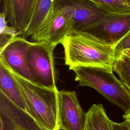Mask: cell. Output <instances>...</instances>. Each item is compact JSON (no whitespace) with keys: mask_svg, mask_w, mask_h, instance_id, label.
Wrapping results in <instances>:
<instances>
[{"mask_svg":"<svg viewBox=\"0 0 130 130\" xmlns=\"http://www.w3.org/2000/svg\"><path fill=\"white\" fill-rule=\"evenodd\" d=\"M61 44L65 64L69 70L77 66H99L113 70L116 59L115 47L89 32L73 30Z\"/></svg>","mask_w":130,"mask_h":130,"instance_id":"obj_1","label":"cell"},{"mask_svg":"<svg viewBox=\"0 0 130 130\" xmlns=\"http://www.w3.org/2000/svg\"><path fill=\"white\" fill-rule=\"evenodd\" d=\"M11 74L22 94L25 111L46 129L59 130L58 125L57 89L39 86L14 73Z\"/></svg>","mask_w":130,"mask_h":130,"instance_id":"obj_2","label":"cell"},{"mask_svg":"<svg viewBox=\"0 0 130 130\" xmlns=\"http://www.w3.org/2000/svg\"><path fill=\"white\" fill-rule=\"evenodd\" d=\"M79 85L96 90L127 114L130 112V91L113 73V70L99 66H77L72 69Z\"/></svg>","mask_w":130,"mask_h":130,"instance_id":"obj_3","label":"cell"},{"mask_svg":"<svg viewBox=\"0 0 130 130\" xmlns=\"http://www.w3.org/2000/svg\"><path fill=\"white\" fill-rule=\"evenodd\" d=\"M54 49L45 43L32 42L26 52L25 60L30 82L43 87L57 90Z\"/></svg>","mask_w":130,"mask_h":130,"instance_id":"obj_4","label":"cell"},{"mask_svg":"<svg viewBox=\"0 0 130 130\" xmlns=\"http://www.w3.org/2000/svg\"><path fill=\"white\" fill-rule=\"evenodd\" d=\"M74 19L66 7H55L52 14L30 37L32 42L45 43L55 48L73 30Z\"/></svg>","mask_w":130,"mask_h":130,"instance_id":"obj_5","label":"cell"},{"mask_svg":"<svg viewBox=\"0 0 130 130\" xmlns=\"http://www.w3.org/2000/svg\"><path fill=\"white\" fill-rule=\"evenodd\" d=\"M83 31L116 47L130 31V13L109 12L98 23Z\"/></svg>","mask_w":130,"mask_h":130,"instance_id":"obj_6","label":"cell"},{"mask_svg":"<svg viewBox=\"0 0 130 130\" xmlns=\"http://www.w3.org/2000/svg\"><path fill=\"white\" fill-rule=\"evenodd\" d=\"M86 113L82 110L74 91L58 92V125L59 129L83 130Z\"/></svg>","mask_w":130,"mask_h":130,"instance_id":"obj_7","label":"cell"},{"mask_svg":"<svg viewBox=\"0 0 130 130\" xmlns=\"http://www.w3.org/2000/svg\"><path fill=\"white\" fill-rule=\"evenodd\" d=\"M55 7L71 10L74 19L73 30L83 31L93 26L109 12L89 0H56Z\"/></svg>","mask_w":130,"mask_h":130,"instance_id":"obj_8","label":"cell"},{"mask_svg":"<svg viewBox=\"0 0 130 130\" xmlns=\"http://www.w3.org/2000/svg\"><path fill=\"white\" fill-rule=\"evenodd\" d=\"M1 130H47L0 91Z\"/></svg>","mask_w":130,"mask_h":130,"instance_id":"obj_9","label":"cell"},{"mask_svg":"<svg viewBox=\"0 0 130 130\" xmlns=\"http://www.w3.org/2000/svg\"><path fill=\"white\" fill-rule=\"evenodd\" d=\"M32 43L21 36H17L0 50V63L10 72L30 81L25 58Z\"/></svg>","mask_w":130,"mask_h":130,"instance_id":"obj_10","label":"cell"},{"mask_svg":"<svg viewBox=\"0 0 130 130\" xmlns=\"http://www.w3.org/2000/svg\"><path fill=\"white\" fill-rule=\"evenodd\" d=\"M3 12L13 27L19 31L23 30L30 19L36 0H1Z\"/></svg>","mask_w":130,"mask_h":130,"instance_id":"obj_11","label":"cell"},{"mask_svg":"<svg viewBox=\"0 0 130 130\" xmlns=\"http://www.w3.org/2000/svg\"><path fill=\"white\" fill-rule=\"evenodd\" d=\"M55 1L36 0L29 21L20 36L26 39L33 35L53 12Z\"/></svg>","mask_w":130,"mask_h":130,"instance_id":"obj_12","label":"cell"},{"mask_svg":"<svg viewBox=\"0 0 130 130\" xmlns=\"http://www.w3.org/2000/svg\"><path fill=\"white\" fill-rule=\"evenodd\" d=\"M0 91L20 108L26 110L22 94L11 73L0 63Z\"/></svg>","mask_w":130,"mask_h":130,"instance_id":"obj_13","label":"cell"},{"mask_svg":"<svg viewBox=\"0 0 130 130\" xmlns=\"http://www.w3.org/2000/svg\"><path fill=\"white\" fill-rule=\"evenodd\" d=\"M111 120L102 104L93 105L86 113L83 130H112Z\"/></svg>","mask_w":130,"mask_h":130,"instance_id":"obj_14","label":"cell"},{"mask_svg":"<svg viewBox=\"0 0 130 130\" xmlns=\"http://www.w3.org/2000/svg\"><path fill=\"white\" fill-rule=\"evenodd\" d=\"M113 71L130 91V58L122 53L116 54Z\"/></svg>","mask_w":130,"mask_h":130,"instance_id":"obj_15","label":"cell"},{"mask_svg":"<svg viewBox=\"0 0 130 130\" xmlns=\"http://www.w3.org/2000/svg\"><path fill=\"white\" fill-rule=\"evenodd\" d=\"M110 12L130 13V0H89Z\"/></svg>","mask_w":130,"mask_h":130,"instance_id":"obj_16","label":"cell"},{"mask_svg":"<svg viewBox=\"0 0 130 130\" xmlns=\"http://www.w3.org/2000/svg\"><path fill=\"white\" fill-rule=\"evenodd\" d=\"M8 20L5 13L0 14V50L9 41L14 38L19 36V31L8 24Z\"/></svg>","mask_w":130,"mask_h":130,"instance_id":"obj_17","label":"cell"},{"mask_svg":"<svg viewBox=\"0 0 130 130\" xmlns=\"http://www.w3.org/2000/svg\"><path fill=\"white\" fill-rule=\"evenodd\" d=\"M130 48V31L119 42L115 47V55L123 50Z\"/></svg>","mask_w":130,"mask_h":130,"instance_id":"obj_18","label":"cell"},{"mask_svg":"<svg viewBox=\"0 0 130 130\" xmlns=\"http://www.w3.org/2000/svg\"><path fill=\"white\" fill-rule=\"evenodd\" d=\"M124 121L121 123H116L111 121L112 130H130V122L126 117H123Z\"/></svg>","mask_w":130,"mask_h":130,"instance_id":"obj_19","label":"cell"},{"mask_svg":"<svg viewBox=\"0 0 130 130\" xmlns=\"http://www.w3.org/2000/svg\"><path fill=\"white\" fill-rule=\"evenodd\" d=\"M119 53H122L130 58V48L128 49H126L125 50H123V51H122L121 52ZM119 53H118V54H119Z\"/></svg>","mask_w":130,"mask_h":130,"instance_id":"obj_20","label":"cell"},{"mask_svg":"<svg viewBox=\"0 0 130 130\" xmlns=\"http://www.w3.org/2000/svg\"><path fill=\"white\" fill-rule=\"evenodd\" d=\"M123 117H127V118L128 119V120H129V122H130V112H129V113H127V114H124L123 115Z\"/></svg>","mask_w":130,"mask_h":130,"instance_id":"obj_21","label":"cell"}]
</instances>
